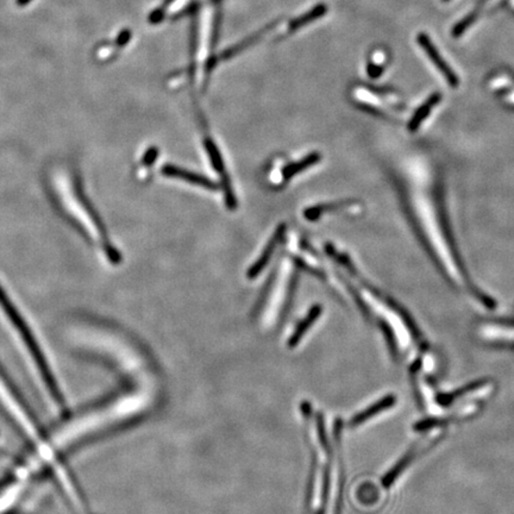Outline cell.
I'll list each match as a JSON object with an SVG mask.
<instances>
[{
	"mask_svg": "<svg viewBox=\"0 0 514 514\" xmlns=\"http://www.w3.org/2000/svg\"><path fill=\"white\" fill-rule=\"evenodd\" d=\"M0 308L3 310L5 317L8 318V321L12 325L13 330L21 337V343L24 344V348L29 351L30 360L34 363V368L37 369V373H39V378L42 380L43 386L49 391V396H51V399L56 404H61V401L62 400H60L59 391H56L55 381L53 379V376L51 375L49 369H46L44 358L39 355L41 350H39V348H37V344H36V341H35L34 336H33V333L30 331V328H28L26 321L21 316V313L18 312L17 308H15V305H13L11 299H9V296L5 293L1 285H0Z\"/></svg>",
	"mask_w": 514,
	"mask_h": 514,
	"instance_id": "cell-1",
	"label": "cell"
},
{
	"mask_svg": "<svg viewBox=\"0 0 514 514\" xmlns=\"http://www.w3.org/2000/svg\"><path fill=\"white\" fill-rule=\"evenodd\" d=\"M441 436H442L441 431H434L429 437L422 439L420 443H418L416 447H412L404 456V459H401L400 462H398L394 466V468L392 470H389L384 475V479H382V486H384V488H391L394 485V482L400 477L401 474L406 472V469L409 468V466L414 463V461L418 459V456L423 455L426 450H429L434 445V443L441 438Z\"/></svg>",
	"mask_w": 514,
	"mask_h": 514,
	"instance_id": "cell-2",
	"label": "cell"
},
{
	"mask_svg": "<svg viewBox=\"0 0 514 514\" xmlns=\"http://www.w3.org/2000/svg\"><path fill=\"white\" fill-rule=\"evenodd\" d=\"M418 43L422 46L423 49L429 55L431 61L434 62V66L438 68L439 71L442 72L443 76H445V79L450 82L451 86L456 87L459 85V78L456 76L455 73L451 71L450 67L445 64V61L442 59V56L439 54L438 51L436 49V46L431 42L430 37L426 36L425 34H419L418 35Z\"/></svg>",
	"mask_w": 514,
	"mask_h": 514,
	"instance_id": "cell-3",
	"label": "cell"
},
{
	"mask_svg": "<svg viewBox=\"0 0 514 514\" xmlns=\"http://www.w3.org/2000/svg\"><path fill=\"white\" fill-rule=\"evenodd\" d=\"M285 231H286V227H285V225H280L278 230L275 231L274 236L272 237L269 243L267 245L265 250L262 251L260 258L254 263L253 266L250 267V269H249L248 273H247L249 278H256L257 275L260 274L262 270L265 269V267L269 263L270 258L273 256L275 249H276L278 243H280V240H283Z\"/></svg>",
	"mask_w": 514,
	"mask_h": 514,
	"instance_id": "cell-4",
	"label": "cell"
},
{
	"mask_svg": "<svg viewBox=\"0 0 514 514\" xmlns=\"http://www.w3.org/2000/svg\"><path fill=\"white\" fill-rule=\"evenodd\" d=\"M162 174L166 177H177V179H182L185 181L193 184V185L202 186L205 188H210V190H215L217 185L215 182H212V180L207 179L204 175H199V174L193 173L190 170H186V169L180 168L177 166L167 165L162 168Z\"/></svg>",
	"mask_w": 514,
	"mask_h": 514,
	"instance_id": "cell-5",
	"label": "cell"
},
{
	"mask_svg": "<svg viewBox=\"0 0 514 514\" xmlns=\"http://www.w3.org/2000/svg\"><path fill=\"white\" fill-rule=\"evenodd\" d=\"M396 398L394 396H384V399L378 401L376 404L373 406H369L367 409H364L363 412L356 414L351 420H350V426L356 427V426L362 425L364 423L371 420V418L375 417L378 414H382L384 411H387L388 409H392L393 406L396 405Z\"/></svg>",
	"mask_w": 514,
	"mask_h": 514,
	"instance_id": "cell-6",
	"label": "cell"
},
{
	"mask_svg": "<svg viewBox=\"0 0 514 514\" xmlns=\"http://www.w3.org/2000/svg\"><path fill=\"white\" fill-rule=\"evenodd\" d=\"M490 392H492V384H475V386H472L468 389H463V392L454 393V394L444 396L439 401L441 402H447V405H452L456 404L457 401L470 400V399H474L475 396L477 398L486 396Z\"/></svg>",
	"mask_w": 514,
	"mask_h": 514,
	"instance_id": "cell-7",
	"label": "cell"
},
{
	"mask_svg": "<svg viewBox=\"0 0 514 514\" xmlns=\"http://www.w3.org/2000/svg\"><path fill=\"white\" fill-rule=\"evenodd\" d=\"M321 305H314L312 308L310 310V312L308 313V316L303 318V321H300L299 325L296 326V329L294 330V333L292 335V337L288 341V346L290 348H295V346L299 344V342L301 341V338L305 336V333H308L310 328L312 326L313 323L319 318L321 314Z\"/></svg>",
	"mask_w": 514,
	"mask_h": 514,
	"instance_id": "cell-8",
	"label": "cell"
},
{
	"mask_svg": "<svg viewBox=\"0 0 514 514\" xmlns=\"http://www.w3.org/2000/svg\"><path fill=\"white\" fill-rule=\"evenodd\" d=\"M319 161H321V155H319L318 152L310 154L308 157H305L303 160L286 166L283 170V179H285V180H290L292 177H295V175L301 173V172L305 170V169L310 168V167L317 165Z\"/></svg>",
	"mask_w": 514,
	"mask_h": 514,
	"instance_id": "cell-9",
	"label": "cell"
},
{
	"mask_svg": "<svg viewBox=\"0 0 514 514\" xmlns=\"http://www.w3.org/2000/svg\"><path fill=\"white\" fill-rule=\"evenodd\" d=\"M205 148H206L207 152H209V157L211 159L212 165L215 167V170H217L218 173L223 174V159H222V155H220L218 148L215 147L213 141L210 139H205Z\"/></svg>",
	"mask_w": 514,
	"mask_h": 514,
	"instance_id": "cell-10",
	"label": "cell"
},
{
	"mask_svg": "<svg viewBox=\"0 0 514 514\" xmlns=\"http://www.w3.org/2000/svg\"><path fill=\"white\" fill-rule=\"evenodd\" d=\"M477 16H479V10H474L472 13H469L467 17H464L462 21H459V24H456L455 28L452 30V35L457 37L459 35L463 34L464 31L468 29L474 21H477Z\"/></svg>",
	"mask_w": 514,
	"mask_h": 514,
	"instance_id": "cell-11",
	"label": "cell"
},
{
	"mask_svg": "<svg viewBox=\"0 0 514 514\" xmlns=\"http://www.w3.org/2000/svg\"><path fill=\"white\" fill-rule=\"evenodd\" d=\"M157 157V148H150L148 150L147 154L144 155L143 165L144 166H152L154 165V161Z\"/></svg>",
	"mask_w": 514,
	"mask_h": 514,
	"instance_id": "cell-12",
	"label": "cell"
},
{
	"mask_svg": "<svg viewBox=\"0 0 514 514\" xmlns=\"http://www.w3.org/2000/svg\"><path fill=\"white\" fill-rule=\"evenodd\" d=\"M29 1L30 0H17V4L21 5V6H23V5L28 4Z\"/></svg>",
	"mask_w": 514,
	"mask_h": 514,
	"instance_id": "cell-13",
	"label": "cell"
},
{
	"mask_svg": "<svg viewBox=\"0 0 514 514\" xmlns=\"http://www.w3.org/2000/svg\"><path fill=\"white\" fill-rule=\"evenodd\" d=\"M444 1H447V0H444Z\"/></svg>",
	"mask_w": 514,
	"mask_h": 514,
	"instance_id": "cell-14",
	"label": "cell"
}]
</instances>
